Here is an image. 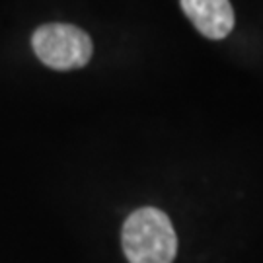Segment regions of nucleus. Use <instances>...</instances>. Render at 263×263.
<instances>
[{
	"label": "nucleus",
	"instance_id": "nucleus-1",
	"mask_svg": "<svg viewBox=\"0 0 263 263\" xmlns=\"http://www.w3.org/2000/svg\"><path fill=\"white\" fill-rule=\"evenodd\" d=\"M121 244L129 263H174L178 236L170 216L156 207H142L127 216Z\"/></svg>",
	"mask_w": 263,
	"mask_h": 263
},
{
	"label": "nucleus",
	"instance_id": "nucleus-2",
	"mask_svg": "<svg viewBox=\"0 0 263 263\" xmlns=\"http://www.w3.org/2000/svg\"><path fill=\"white\" fill-rule=\"evenodd\" d=\"M31 47L43 65L55 70L82 68L94 53L90 35L70 24H47L37 28L31 37Z\"/></svg>",
	"mask_w": 263,
	"mask_h": 263
},
{
	"label": "nucleus",
	"instance_id": "nucleus-3",
	"mask_svg": "<svg viewBox=\"0 0 263 263\" xmlns=\"http://www.w3.org/2000/svg\"><path fill=\"white\" fill-rule=\"evenodd\" d=\"M183 14L209 39H224L234 29L230 0H181Z\"/></svg>",
	"mask_w": 263,
	"mask_h": 263
}]
</instances>
